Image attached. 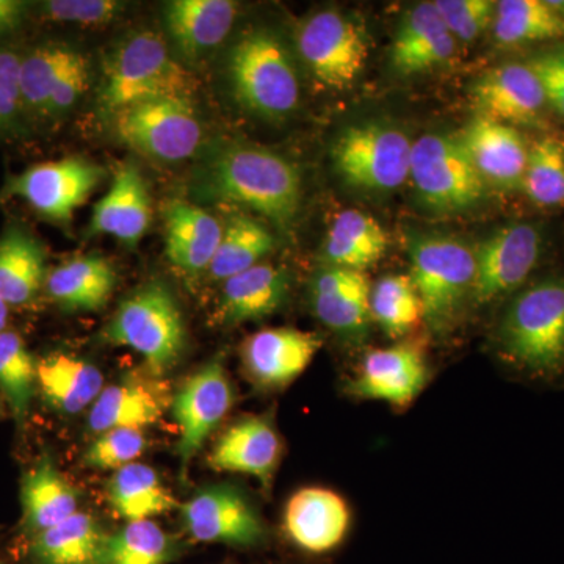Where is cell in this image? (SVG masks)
<instances>
[{
    "label": "cell",
    "instance_id": "1",
    "mask_svg": "<svg viewBox=\"0 0 564 564\" xmlns=\"http://www.w3.org/2000/svg\"><path fill=\"white\" fill-rule=\"evenodd\" d=\"M494 344L516 377L549 388L564 386V273L533 278L510 296Z\"/></svg>",
    "mask_w": 564,
    "mask_h": 564
},
{
    "label": "cell",
    "instance_id": "2",
    "mask_svg": "<svg viewBox=\"0 0 564 564\" xmlns=\"http://www.w3.org/2000/svg\"><path fill=\"white\" fill-rule=\"evenodd\" d=\"M193 188L203 202L250 207L284 231L295 223L303 199L296 165L278 152L252 144H229L210 154Z\"/></svg>",
    "mask_w": 564,
    "mask_h": 564
},
{
    "label": "cell",
    "instance_id": "3",
    "mask_svg": "<svg viewBox=\"0 0 564 564\" xmlns=\"http://www.w3.org/2000/svg\"><path fill=\"white\" fill-rule=\"evenodd\" d=\"M195 80L152 32L121 41L104 62L98 107L107 117L159 98H192Z\"/></svg>",
    "mask_w": 564,
    "mask_h": 564
},
{
    "label": "cell",
    "instance_id": "4",
    "mask_svg": "<svg viewBox=\"0 0 564 564\" xmlns=\"http://www.w3.org/2000/svg\"><path fill=\"white\" fill-rule=\"evenodd\" d=\"M408 254L423 321L434 333H447L473 304L475 250L444 234H411Z\"/></svg>",
    "mask_w": 564,
    "mask_h": 564
},
{
    "label": "cell",
    "instance_id": "5",
    "mask_svg": "<svg viewBox=\"0 0 564 564\" xmlns=\"http://www.w3.org/2000/svg\"><path fill=\"white\" fill-rule=\"evenodd\" d=\"M229 79L237 102L267 120H281L300 104L295 65L273 32L247 33L229 55Z\"/></svg>",
    "mask_w": 564,
    "mask_h": 564
},
{
    "label": "cell",
    "instance_id": "6",
    "mask_svg": "<svg viewBox=\"0 0 564 564\" xmlns=\"http://www.w3.org/2000/svg\"><path fill=\"white\" fill-rule=\"evenodd\" d=\"M106 337L140 352L151 373L162 377L180 362L187 332L172 291L162 282H150L120 304Z\"/></svg>",
    "mask_w": 564,
    "mask_h": 564
},
{
    "label": "cell",
    "instance_id": "7",
    "mask_svg": "<svg viewBox=\"0 0 564 564\" xmlns=\"http://www.w3.org/2000/svg\"><path fill=\"white\" fill-rule=\"evenodd\" d=\"M413 141L389 122L367 121L345 129L334 141V169L348 185L392 192L410 180Z\"/></svg>",
    "mask_w": 564,
    "mask_h": 564
},
{
    "label": "cell",
    "instance_id": "8",
    "mask_svg": "<svg viewBox=\"0 0 564 564\" xmlns=\"http://www.w3.org/2000/svg\"><path fill=\"white\" fill-rule=\"evenodd\" d=\"M410 180L426 209L459 214L484 199L486 184L459 135L425 133L413 143Z\"/></svg>",
    "mask_w": 564,
    "mask_h": 564
},
{
    "label": "cell",
    "instance_id": "9",
    "mask_svg": "<svg viewBox=\"0 0 564 564\" xmlns=\"http://www.w3.org/2000/svg\"><path fill=\"white\" fill-rule=\"evenodd\" d=\"M545 237L533 223H508L486 237L475 250L473 304L485 307L507 302L533 280L543 261Z\"/></svg>",
    "mask_w": 564,
    "mask_h": 564
},
{
    "label": "cell",
    "instance_id": "10",
    "mask_svg": "<svg viewBox=\"0 0 564 564\" xmlns=\"http://www.w3.org/2000/svg\"><path fill=\"white\" fill-rule=\"evenodd\" d=\"M118 139L133 151L161 162L192 158L202 144L203 128L192 98H159L118 111Z\"/></svg>",
    "mask_w": 564,
    "mask_h": 564
},
{
    "label": "cell",
    "instance_id": "11",
    "mask_svg": "<svg viewBox=\"0 0 564 564\" xmlns=\"http://www.w3.org/2000/svg\"><path fill=\"white\" fill-rule=\"evenodd\" d=\"M296 44L311 74L332 90L350 88L369 58L362 22L339 10H322L307 18Z\"/></svg>",
    "mask_w": 564,
    "mask_h": 564
},
{
    "label": "cell",
    "instance_id": "12",
    "mask_svg": "<svg viewBox=\"0 0 564 564\" xmlns=\"http://www.w3.org/2000/svg\"><path fill=\"white\" fill-rule=\"evenodd\" d=\"M104 170L80 158L39 163L10 177L3 188L7 198H20L47 220L69 223L79 207L87 203Z\"/></svg>",
    "mask_w": 564,
    "mask_h": 564
},
{
    "label": "cell",
    "instance_id": "13",
    "mask_svg": "<svg viewBox=\"0 0 564 564\" xmlns=\"http://www.w3.org/2000/svg\"><path fill=\"white\" fill-rule=\"evenodd\" d=\"M188 533L202 543L254 547L267 538L265 524L254 505L232 486L202 489L182 507Z\"/></svg>",
    "mask_w": 564,
    "mask_h": 564
},
{
    "label": "cell",
    "instance_id": "14",
    "mask_svg": "<svg viewBox=\"0 0 564 564\" xmlns=\"http://www.w3.org/2000/svg\"><path fill=\"white\" fill-rule=\"evenodd\" d=\"M234 404L231 380L221 361H210L193 373L174 395L172 411L180 426L177 454L184 467L202 451Z\"/></svg>",
    "mask_w": 564,
    "mask_h": 564
},
{
    "label": "cell",
    "instance_id": "15",
    "mask_svg": "<svg viewBox=\"0 0 564 564\" xmlns=\"http://www.w3.org/2000/svg\"><path fill=\"white\" fill-rule=\"evenodd\" d=\"M429 366L421 348L399 344L367 352L358 372L347 383L355 399L373 400L408 410L429 383Z\"/></svg>",
    "mask_w": 564,
    "mask_h": 564
},
{
    "label": "cell",
    "instance_id": "16",
    "mask_svg": "<svg viewBox=\"0 0 564 564\" xmlns=\"http://www.w3.org/2000/svg\"><path fill=\"white\" fill-rule=\"evenodd\" d=\"M470 99L478 117L511 126H538L549 104L527 63L510 62L475 80Z\"/></svg>",
    "mask_w": 564,
    "mask_h": 564
},
{
    "label": "cell",
    "instance_id": "17",
    "mask_svg": "<svg viewBox=\"0 0 564 564\" xmlns=\"http://www.w3.org/2000/svg\"><path fill=\"white\" fill-rule=\"evenodd\" d=\"M370 289L372 284L364 272L323 267L310 284L315 317L345 343L361 344L372 322Z\"/></svg>",
    "mask_w": 564,
    "mask_h": 564
},
{
    "label": "cell",
    "instance_id": "18",
    "mask_svg": "<svg viewBox=\"0 0 564 564\" xmlns=\"http://www.w3.org/2000/svg\"><path fill=\"white\" fill-rule=\"evenodd\" d=\"M282 524L296 547L310 554H328L347 540L351 510L339 492L310 486L289 499Z\"/></svg>",
    "mask_w": 564,
    "mask_h": 564
},
{
    "label": "cell",
    "instance_id": "19",
    "mask_svg": "<svg viewBox=\"0 0 564 564\" xmlns=\"http://www.w3.org/2000/svg\"><path fill=\"white\" fill-rule=\"evenodd\" d=\"M317 334L296 328H265L242 345L248 377L263 389H280L295 381L321 351Z\"/></svg>",
    "mask_w": 564,
    "mask_h": 564
},
{
    "label": "cell",
    "instance_id": "20",
    "mask_svg": "<svg viewBox=\"0 0 564 564\" xmlns=\"http://www.w3.org/2000/svg\"><path fill=\"white\" fill-rule=\"evenodd\" d=\"M459 139L486 187L521 188L530 148L518 129L477 115Z\"/></svg>",
    "mask_w": 564,
    "mask_h": 564
},
{
    "label": "cell",
    "instance_id": "21",
    "mask_svg": "<svg viewBox=\"0 0 564 564\" xmlns=\"http://www.w3.org/2000/svg\"><path fill=\"white\" fill-rule=\"evenodd\" d=\"M281 454L280 434L273 423L263 415H245L221 434L209 464L221 473L250 475L270 486Z\"/></svg>",
    "mask_w": 564,
    "mask_h": 564
},
{
    "label": "cell",
    "instance_id": "22",
    "mask_svg": "<svg viewBox=\"0 0 564 564\" xmlns=\"http://www.w3.org/2000/svg\"><path fill=\"white\" fill-rule=\"evenodd\" d=\"M152 223L150 191L139 166L122 163L109 192L93 209L90 232L106 234L129 247L143 239Z\"/></svg>",
    "mask_w": 564,
    "mask_h": 564
},
{
    "label": "cell",
    "instance_id": "23",
    "mask_svg": "<svg viewBox=\"0 0 564 564\" xmlns=\"http://www.w3.org/2000/svg\"><path fill=\"white\" fill-rule=\"evenodd\" d=\"M458 41L445 28L433 2L408 11L391 47V65L402 76L426 73L454 58Z\"/></svg>",
    "mask_w": 564,
    "mask_h": 564
},
{
    "label": "cell",
    "instance_id": "24",
    "mask_svg": "<svg viewBox=\"0 0 564 564\" xmlns=\"http://www.w3.org/2000/svg\"><path fill=\"white\" fill-rule=\"evenodd\" d=\"M291 293V274L282 267L259 263L223 281L218 317L225 325L261 321L280 311Z\"/></svg>",
    "mask_w": 564,
    "mask_h": 564
},
{
    "label": "cell",
    "instance_id": "25",
    "mask_svg": "<svg viewBox=\"0 0 564 564\" xmlns=\"http://www.w3.org/2000/svg\"><path fill=\"white\" fill-rule=\"evenodd\" d=\"M221 236L223 226L209 212L184 199L166 203V256L177 269L187 273L209 270Z\"/></svg>",
    "mask_w": 564,
    "mask_h": 564
},
{
    "label": "cell",
    "instance_id": "26",
    "mask_svg": "<svg viewBox=\"0 0 564 564\" xmlns=\"http://www.w3.org/2000/svg\"><path fill=\"white\" fill-rule=\"evenodd\" d=\"M169 408V397L161 386L143 378H126L102 389L91 404L88 426L93 433L109 430H141L161 421Z\"/></svg>",
    "mask_w": 564,
    "mask_h": 564
},
{
    "label": "cell",
    "instance_id": "27",
    "mask_svg": "<svg viewBox=\"0 0 564 564\" xmlns=\"http://www.w3.org/2000/svg\"><path fill=\"white\" fill-rule=\"evenodd\" d=\"M237 6L229 0H173L165 7V28L185 58H198L231 32Z\"/></svg>",
    "mask_w": 564,
    "mask_h": 564
},
{
    "label": "cell",
    "instance_id": "28",
    "mask_svg": "<svg viewBox=\"0 0 564 564\" xmlns=\"http://www.w3.org/2000/svg\"><path fill=\"white\" fill-rule=\"evenodd\" d=\"M117 272L102 256H85L55 267L46 278L47 293L70 313H96L109 303Z\"/></svg>",
    "mask_w": 564,
    "mask_h": 564
},
{
    "label": "cell",
    "instance_id": "29",
    "mask_svg": "<svg viewBox=\"0 0 564 564\" xmlns=\"http://www.w3.org/2000/svg\"><path fill=\"white\" fill-rule=\"evenodd\" d=\"M389 239L383 226L361 210H344L334 218L323 256L326 265L366 273L384 258Z\"/></svg>",
    "mask_w": 564,
    "mask_h": 564
},
{
    "label": "cell",
    "instance_id": "30",
    "mask_svg": "<svg viewBox=\"0 0 564 564\" xmlns=\"http://www.w3.org/2000/svg\"><path fill=\"white\" fill-rule=\"evenodd\" d=\"M24 522L33 534L61 524L77 513L79 496L55 467L51 455L44 454L22 478Z\"/></svg>",
    "mask_w": 564,
    "mask_h": 564
},
{
    "label": "cell",
    "instance_id": "31",
    "mask_svg": "<svg viewBox=\"0 0 564 564\" xmlns=\"http://www.w3.org/2000/svg\"><path fill=\"white\" fill-rule=\"evenodd\" d=\"M46 252L21 226L0 236V299L9 306L31 303L46 284Z\"/></svg>",
    "mask_w": 564,
    "mask_h": 564
},
{
    "label": "cell",
    "instance_id": "32",
    "mask_svg": "<svg viewBox=\"0 0 564 564\" xmlns=\"http://www.w3.org/2000/svg\"><path fill=\"white\" fill-rule=\"evenodd\" d=\"M36 384L44 399L66 414H79L91 408L106 388L98 367L63 352L36 364Z\"/></svg>",
    "mask_w": 564,
    "mask_h": 564
},
{
    "label": "cell",
    "instance_id": "33",
    "mask_svg": "<svg viewBox=\"0 0 564 564\" xmlns=\"http://www.w3.org/2000/svg\"><path fill=\"white\" fill-rule=\"evenodd\" d=\"M110 534L87 513L65 519L39 534L32 544L35 564H104Z\"/></svg>",
    "mask_w": 564,
    "mask_h": 564
},
{
    "label": "cell",
    "instance_id": "34",
    "mask_svg": "<svg viewBox=\"0 0 564 564\" xmlns=\"http://www.w3.org/2000/svg\"><path fill=\"white\" fill-rule=\"evenodd\" d=\"M107 496L113 510L128 522L152 521L177 507L170 489L147 464L132 463L111 477Z\"/></svg>",
    "mask_w": 564,
    "mask_h": 564
},
{
    "label": "cell",
    "instance_id": "35",
    "mask_svg": "<svg viewBox=\"0 0 564 564\" xmlns=\"http://www.w3.org/2000/svg\"><path fill=\"white\" fill-rule=\"evenodd\" d=\"M84 57L80 51L61 43H46L21 58L22 110L43 120L52 93L68 70Z\"/></svg>",
    "mask_w": 564,
    "mask_h": 564
},
{
    "label": "cell",
    "instance_id": "36",
    "mask_svg": "<svg viewBox=\"0 0 564 564\" xmlns=\"http://www.w3.org/2000/svg\"><path fill=\"white\" fill-rule=\"evenodd\" d=\"M494 36L502 46L564 39V18L547 0H502L496 3Z\"/></svg>",
    "mask_w": 564,
    "mask_h": 564
},
{
    "label": "cell",
    "instance_id": "37",
    "mask_svg": "<svg viewBox=\"0 0 564 564\" xmlns=\"http://www.w3.org/2000/svg\"><path fill=\"white\" fill-rule=\"evenodd\" d=\"M273 248L274 237L267 226L247 215H234L223 226L221 242L207 272L212 280H229L262 263Z\"/></svg>",
    "mask_w": 564,
    "mask_h": 564
},
{
    "label": "cell",
    "instance_id": "38",
    "mask_svg": "<svg viewBox=\"0 0 564 564\" xmlns=\"http://www.w3.org/2000/svg\"><path fill=\"white\" fill-rule=\"evenodd\" d=\"M370 317L392 339L403 337L423 321L421 299L408 274H388L372 284Z\"/></svg>",
    "mask_w": 564,
    "mask_h": 564
},
{
    "label": "cell",
    "instance_id": "39",
    "mask_svg": "<svg viewBox=\"0 0 564 564\" xmlns=\"http://www.w3.org/2000/svg\"><path fill=\"white\" fill-rule=\"evenodd\" d=\"M521 188L541 209L564 206V140L544 135L534 141Z\"/></svg>",
    "mask_w": 564,
    "mask_h": 564
},
{
    "label": "cell",
    "instance_id": "40",
    "mask_svg": "<svg viewBox=\"0 0 564 564\" xmlns=\"http://www.w3.org/2000/svg\"><path fill=\"white\" fill-rule=\"evenodd\" d=\"M35 384L36 362L20 334L0 333V392L18 423L28 419Z\"/></svg>",
    "mask_w": 564,
    "mask_h": 564
},
{
    "label": "cell",
    "instance_id": "41",
    "mask_svg": "<svg viewBox=\"0 0 564 564\" xmlns=\"http://www.w3.org/2000/svg\"><path fill=\"white\" fill-rule=\"evenodd\" d=\"M173 543L155 522H129L110 536L104 564H169Z\"/></svg>",
    "mask_w": 564,
    "mask_h": 564
},
{
    "label": "cell",
    "instance_id": "42",
    "mask_svg": "<svg viewBox=\"0 0 564 564\" xmlns=\"http://www.w3.org/2000/svg\"><path fill=\"white\" fill-rule=\"evenodd\" d=\"M147 451V440L141 430L117 429L98 434L87 454L84 456L85 466L99 470H117L129 464Z\"/></svg>",
    "mask_w": 564,
    "mask_h": 564
},
{
    "label": "cell",
    "instance_id": "43",
    "mask_svg": "<svg viewBox=\"0 0 564 564\" xmlns=\"http://www.w3.org/2000/svg\"><path fill=\"white\" fill-rule=\"evenodd\" d=\"M434 9L456 41H474L492 24L496 2L491 0H436Z\"/></svg>",
    "mask_w": 564,
    "mask_h": 564
},
{
    "label": "cell",
    "instance_id": "44",
    "mask_svg": "<svg viewBox=\"0 0 564 564\" xmlns=\"http://www.w3.org/2000/svg\"><path fill=\"white\" fill-rule=\"evenodd\" d=\"M122 6L115 0H51L43 3V11L52 21L70 24H109L120 13Z\"/></svg>",
    "mask_w": 564,
    "mask_h": 564
},
{
    "label": "cell",
    "instance_id": "45",
    "mask_svg": "<svg viewBox=\"0 0 564 564\" xmlns=\"http://www.w3.org/2000/svg\"><path fill=\"white\" fill-rule=\"evenodd\" d=\"M525 63L536 74L549 107L564 120V44L534 52Z\"/></svg>",
    "mask_w": 564,
    "mask_h": 564
},
{
    "label": "cell",
    "instance_id": "46",
    "mask_svg": "<svg viewBox=\"0 0 564 564\" xmlns=\"http://www.w3.org/2000/svg\"><path fill=\"white\" fill-rule=\"evenodd\" d=\"M20 54L0 50V133L13 131L22 111Z\"/></svg>",
    "mask_w": 564,
    "mask_h": 564
},
{
    "label": "cell",
    "instance_id": "47",
    "mask_svg": "<svg viewBox=\"0 0 564 564\" xmlns=\"http://www.w3.org/2000/svg\"><path fill=\"white\" fill-rule=\"evenodd\" d=\"M90 62H88L87 55H84L52 93L46 110H44L43 120L57 121L65 118L84 98L90 87Z\"/></svg>",
    "mask_w": 564,
    "mask_h": 564
},
{
    "label": "cell",
    "instance_id": "48",
    "mask_svg": "<svg viewBox=\"0 0 564 564\" xmlns=\"http://www.w3.org/2000/svg\"><path fill=\"white\" fill-rule=\"evenodd\" d=\"M25 6L18 0H0V33L11 32L24 20Z\"/></svg>",
    "mask_w": 564,
    "mask_h": 564
},
{
    "label": "cell",
    "instance_id": "49",
    "mask_svg": "<svg viewBox=\"0 0 564 564\" xmlns=\"http://www.w3.org/2000/svg\"><path fill=\"white\" fill-rule=\"evenodd\" d=\"M9 304L0 299V333L6 332L7 321H9Z\"/></svg>",
    "mask_w": 564,
    "mask_h": 564
},
{
    "label": "cell",
    "instance_id": "50",
    "mask_svg": "<svg viewBox=\"0 0 564 564\" xmlns=\"http://www.w3.org/2000/svg\"><path fill=\"white\" fill-rule=\"evenodd\" d=\"M549 6L564 18V0H547Z\"/></svg>",
    "mask_w": 564,
    "mask_h": 564
},
{
    "label": "cell",
    "instance_id": "51",
    "mask_svg": "<svg viewBox=\"0 0 564 564\" xmlns=\"http://www.w3.org/2000/svg\"><path fill=\"white\" fill-rule=\"evenodd\" d=\"M3 410H2V403H0V417H2Z\"/></svg>",
    "mask_w": 564,
    "mask_h": 564
}]
</instances>
